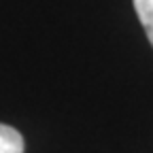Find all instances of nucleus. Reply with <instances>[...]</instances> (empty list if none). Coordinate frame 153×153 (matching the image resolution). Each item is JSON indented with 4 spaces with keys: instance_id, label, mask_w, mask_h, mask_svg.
Wrapping results in <instances>:
<instances>
[{
    "instance_id": "obj_1",
    "label": "nucleus",
    "mask_w": 153,
    "mask_h": 153,
    "mask_svg": "<svg viewBox=\"0 0 153 153\" xmlns=\"http://www.w3.org/2000/svg\"><path fill=\"white\" fill-rule=\"evenodd\" d=\"M0 153H24V136L4 123H0Z\"/></svg>"
},
{
    "instance_id": "obj_2",
    "label": "nucleus",
    "mask_w": 153,
    "mask_h": 153,
    "mask_svg": "<svg viewBox=\"0 0 153 153\" xmlns=\"http://www.w3.org/2000/svg\"><path fill=\"white\" fill-rule=\"evenodd\" d=\"M134 9L138 13V19L147 32L149 43L153 45V0H134Z\"/></svg>"
}]
</instances>
